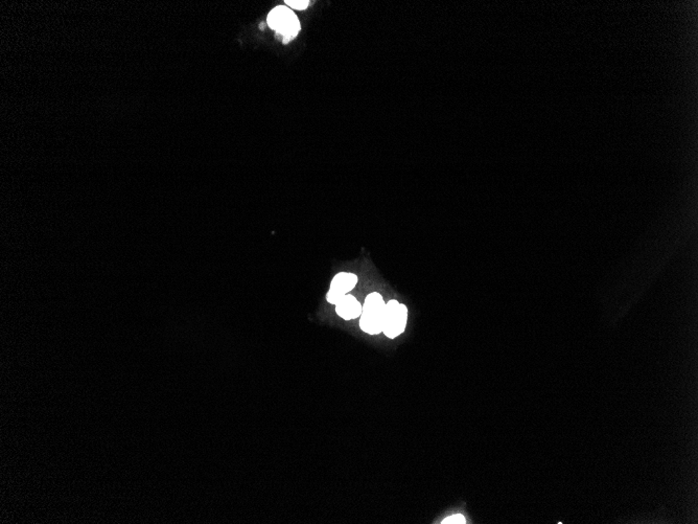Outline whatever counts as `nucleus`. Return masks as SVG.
<instances>
[{
  "mask_svg": "<svg viewBox=\"0 0 698 524\" xmlns=\"http://www.w3.org/2000/svg\"><path fill=\"white\" fill-rule=\"evenodd\" d=\"M443 524H464L467 523V518L464 517L461 514H454V515L449 516L441 521Z\"/></svg>",
  "mask_w": 698,
  "mask_h": 524,
  "instance_id": "6",
  "label": "nucleus"
},
{
  "mask_svg": "<svg viewBox=\"0 0 698 524\" xmlns=\"http://www.w3.org/2000/svg\"><path fill=\"white\" fill-rule=\"evenodd\" d=\"M268 24L282 36L284 43H288L297 36L300 31V23L293 12L286 7H277L272 10L268 16Z\"/></svg>",
  "mask_w": 698,
  "mask_h": 524,
  "instance_id": "2",
  "label": "nucleus"
},
{
  "mask_svg": "<svg viewBox=\"0 0 698 524\" xmlns=\"http://www.w3.org/2000/svg\"><path fill=\"white\" fill-rule=\"evenodd\" d=\"M359 277L352 272H339L330 282V290L326 294V300L330 305H336L337 302L354 290L358 284Z\"/></svg>",
  "mask_w": 698,
  "mask_h": 524,
  "instance_id": "4",
  "label": "nucleus"
},
{
  "mask_svg": "<svg viewBox=\"0 0 698 524\" xmlns=\"http://www.w3.org/2000/svg\"><path fill=\"white\" fill-rule=\"evenodd\" d=\"M385 310L386 302L380 293L372 292L368 294L365 298L362 314L360 316L361 330L369 335H379L382 333Z\"/></svg>",
  "mask_w": 698,
  "mask_h": 524,
  "instance_id": "1",
  "label": "nucleus"
},
{
  "mask_svg": "<svg viewBox=\"0 0 698 524\" xmlns=\"http://www.w3.org/2000/svg\"><path fill=\"white\" fill-rule=\"evenodd\" d=\"M286 5L288 6V7L293 8V9L304 10L308 7V5H310V1H308V0H300V1H294V0H286Z\"/></svg>",
  "mask_w": 698,
  "mask_h": 524,
  "instance_id": "7",
  "label": "nucleus"
},
{
  "mask_svg": "<svg viewBox=\"0 0 698 524\" xmlns=\"http://www.w3.org/2000/svg\"><path fill=\"white\" fill-rule=\"evenodd\" d=\"M336 313L342 319L354 320L360 317L362 314L363 305L357 300L355 296L347 294L344 297L341 298L336 305Z\"/></svg>",
  "mask_w": 698,
  "mask_h": 524,
  "instance_id": "5",
  "label": "nucleus"
},
{
  "mask_svg": "<svg viewBox=\"0 0 698 524\" xmlns=\"http://www.w3.org/2000/svg\"><path fill=\"white\" fill-rule=\"evenodd\" d=\"M408 322V308L396 300L386 302L383 333L390 339L401 336L405 331Z\"/></svg>",
  "mask_w": 698,
  "mask_h": 524,
  "instance_id": "3",
  "label": "nucleus"
},
{
  "mask_svg": "<svg viewBox=\"0 0 698 524\" xmlns=\"http://www.w3.org/2000/svg\"><path fill=\"white\" fill-rule=\"evenodd\" d=\"M264 28H265V23H262V25H260V30H265Z\"/></svg>",
  "mask_w": 698,
  "mask_h": 524,
  "instance_id": "8",
  "label": "nucleus"
}]
</instances>
